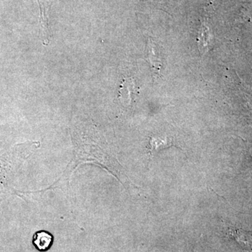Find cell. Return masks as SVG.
Here are the masks:
<instances>
[{
	"label": "cell",
	"instance_id": "obj_1",
	"mask_svg": "<svg viewBox=\"0 0 252 252\" xmlns=\"http://www.w3.org/2000/svg\"><path fill=\"white\" fill-rule=\"evenodd\" d=\"M228 237L234 240L243 250L252 252V233L238 228H229Z\"/></svg>",
	"mask_w": 252,
	"mask_h": 252
},
{
	"label": "cell",
	"instance_id": "obj_2",
	"mask_svg": "<svg viewBox=\"0 0 252 252\" xmlns=\"http://www.w3.org/2000/svg\"><path fill=\"white\" fill-rule=\"evenodd\" d=\"M214 42H215V38L212 32L210 31L208 25L203 23L199 31L198 39H197L200 54L203 56L207 54L213 48Z\"/></svg>",
	"mask_w": 252,
	"mask_h": 252
},
{
	"label": "cell",
	"instance_id": "obj_3",
	"mask_svg": "<svg viewBox=\"0 0 252 252\" xmlns=\"http://www.w3.org/2000/svg\"><path fill=\"white\" fill-rule=\"evenodd\" d=\"M148 59L150 63L151 67L152 68V72L154 76L158 77L160 73L162 67L161 56H160V49L158 46L156 44L152 39H148Z\"/></svg>",
	"mask_w": 252,
	"mask_h": 252
},
{
	"label": "cell",
	"instance_id": "obj_4",
	"mask_svg": "<svg viewBox=\"0 0 252 252\" xmlns=\"http://www.w3.org/2000/svg\"><path fill=\"white\" fill-rule=\"evenodd\" d=\"M54 236L46 230H38L33 235L32 243L39 252H46L54 243Z\"/></svg>",
	"mask_w": 252,
	"mask_h": 252
},
{
	"label": "cell",
	"instance_id": "obj_5",
	"mask_svg": "<svg viewBox=\"0 0 252 252\" xmlns=\"http://www.w3.org/2000/svg\"><path fill=\"white\" fill-rule=\"evenodd\" d=\"M172 145H173V143H172V140L167 137H152L150 141L151 153H156L161 149L167 148Z\"/></svg>",
	"mask_w": 252,
	"mask_h": 252
},
{
	"label": "cell",
	"instance_id": "obj_6",
	"mask_svg": "<svg viewBox=\"0 0 252 252\" xmlns=\"http://www.w3.org/2000/svg\"><path fill=\"white\" fill-rule=\"evenodd\" d=\"M135 88L133 80L132 79H127L124 80L122 84V89L120 90V95L122 99L126 101L131 100V95H132L133 89Z\"/></svg>",
	"mask_w": 252,
	"mask_h": 252
},
{
	"label": "cell",
	"instance_id": "obj_7",
	"mask_svg": "<svg viewBox=\"0 0 252 252\" xmlns=\"http://www.w3.org/2000/svg\"><path fill=\"white\" fill-rule=\"evenodd\" d=\"M250 152H251V155H252V149H251V151H250Z\"/></svg>",
	"mask_w": 252,
	"mask_h": 252
}]
</instances>
